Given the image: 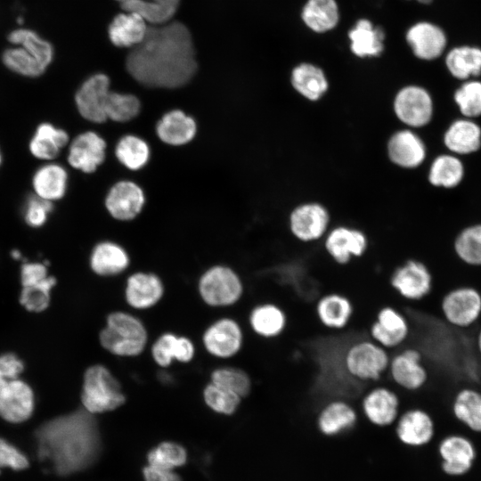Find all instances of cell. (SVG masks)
<instances>
[{
	"label": "cell",
	"mask_w": 481,
	"mask_h": 481,
	"mask_svg": "<svg viewBox=\"0 0 481 481\" xmlns=\"http://www.w3.org/2000/svg\"><path fill=\"white\" fill-rule=\"evenodd\" d=\"M126 65L143 86L169 89L184 86L198 69L189 29L179 21L148 27L143 40L128 53Z\"/></svg>",
	"instance_id": "6da1fadb"
},
{
	"label": "cell",
	"mask_w": 481,
	"mask_h": 481,
	"mask_svg": "<svg viewBox=\"0 0 481 481\" xmlns=\"http://www.w3.org/2000/svg\"><path fill=\"white\" fill-rule=\"evenodd\" d=\"M36 438L39 460L61 476L88 468L101 451L96 420L85 409L45 422Z\"/></svg>",
	"instance_id": "7a4b0ae2"
},
{
	"label": "cell",
	"mask_w": 481,
	"mask_h": 481,
	"mask_svg": "<svg viewBox=\"0 0 481 481\" xmlns=\"http://www.w3.org/2000/svg\"><path fill=\"white\" fill-rule=\"evenodd\" d=\"M390 356V351L364 338L355 339L344 348L340 363L348 379L373 385L387 376Z\"/></svg>",
	"instance_id": "3957f363"
},
{
	"label": "cell",
	"mask_w": 481,
	"mask_h": 481,
	"mask_svg": "<svg viewBox=\"0 0 481 481\" xmlns=\"http://www.w3.org/2000/svg\"><path fill=\"white\" fill-rule=\"evenodd\" d=\"M147 330L143 323L133 314L122 311L110 313L100 331L101 346L116 356H137L147 344Z\"/></svg>",
	"instance_id": "277c9868"
},
{
	"label": "cell",
	"mask_w": 481,
	"mask_h": 481,
	"mask_svg": "<svg viewBox=\"0 0 481 481\" xmlns=\"http://www.w3.org/2000/svg\"><path fill=\"white\" fill-rule=\"evenodd\" d=\"M80 398L83 409L92 414L114 411L126 399L119 381L102 364H94L86 370Z\"/></svg>",
	"instance_id": "5b68a950"
},
{
	"label": "cell",
	"mask_w": 481,
	"mask_h": 481,
	"mask_svg": "<svg viewBox=\"0 0 481 481\" xmlns=\"http://www.w3.org/2000/svg\"><path fill=\"white\" fill-rule=\"evenodd\" d=\"M391 110L404 127L414 130L427 127L435 115V102L430 92L417 84L400 87L394 94Z\"/></svg>",
	"instance_id": "8992f818"
},
{
	"label": "cell",
	"mask_w": 481,
	"mask_h": 481,
	"mask_svg": "<svg viewBox=\"0 0 481 481\" xmlns=\"http://www.w3.org/2000/svg\"><path fill=\"white\" fill-rule=\"evenodd\" d=\"M287 226L297 241L315 243L322 240L331 227V214L322 201L304 200L293 206L288 213Z\"/></svg>",
	"instance_id": "52a82bcc"
},
{
	"label": "cell",
	"mask_w": 481,
	"mask_h": 481,
	"mask_svg": "<svg viewBox=\"0 0 481 481\" xmlns=\"http://www.w3.org/2000/svg\"><path fill=\"white\" fill-rule=\"evenodd\" d=\"M388 283L401 299L407 303H416L426 298L431 292L433 275L423 260L411 257L392 270Z\"/></svg>",
	"instance_id": "ba28073f"
},
{
	"label": "cell",
	"mask_w": 481,
	"mask_h": 481,
	"mask_svg": "<svg viewBox=\"0 0 481 481\" xmlns=\"http://www.w3.org/2000/svg\"><path fill=\"white\" fill-rule=\"evenodd\" d=\"M387 376L406 395L420 391L428 381V371L420 350L412 344L395 350L390 356Z\"/></svg>",
	"instance_id": "9c48e42d"
},
{
	"label": "cell",
	"mask_w": 481,
	"mask_h": 481,
	"mask_svg": "<svg viewBox=\"0 0 481 481\" xmlns=\"http://www.w3.org/2000/svg\"><path fill=\"white\" fill-rule=\"evenodd\" d=\"M199 292L201 299L210 306H229L241 298L244 285L232 269L215 265L200 276Z\"/></svg>",
	"instance_id": "30bf717a"
},
{
	"label": "cell",
	"mask_w": 481,
	"mask_h": 481,
	"mask_svg": "<svg viewBox=\"0 0 481 481\" xmlns=\"http://www.w3.org/2000/svg\"><path fill=\"white\" fill-rule=\"evenodd\" d=\"M384 150L388 163L404 171L420 168L428 157V147L418 130L404 126L388 135Z\"/></svg>",
	"instance_id": "8fae6325"
},
{
	"label": "cell",
	"mask_w": 481,
	"mask_h": 481,
	"mask_svg": "<svg viewBox=\"0 0 481 481\" xmlns=\"http://www.w3.org/2000/svg\"><path fill=\"white\" fill-rule=\"evenodd\" d=\"M322 246L332 262L345 266L367 253L370 240L363 229L341 224L329 229L322 239Z\"/></svg>",
	"instance_id": "7c38bea8"
},
{
	"label": "cell",
	"mask_w": 481,
	"mask_h": 481,
	"mask_svg": "<svg viewBox=\"0 0 481 481\" xmlns=\"http://www.w3.org/2000/svg\"><path fill=\"white\" fill-rule=\"evenodd\" d=\"M411 335L412 324L408 315L390 305L378 309L369 327V338L388 351L408 344Z\"/></svg>",
	"instance_id": "4fadbf2b"
},
{
	"label": "cell",
	"mask_w": 481,
	"mask_h": 481,
	"mask_svg": "<svg viewBox=\"0 0 481 481\" xmlns=\"http://www.w3.org/2000/svg\"><path fill=\"white\" fill-rule=\"evenodd\" d=\"M402 398L392 387L373 384L362 397L360 407L365 419L377 427H387L398 419Z\"/></svg>",
	"instance_id": "5bb4252c"
},
{
	"label": "cell",
	"mask_w": 481,
	"mask_h": 481,
	"mask_svg": "<svg viewBox=\"0 0 481 481\" xmlns=\"http://www.w3.org/2000/svg\"><path fill=\"white\" fill-rule=\"evenodd\" d=\"M440 307L444 319L449 324L469 328L481 314V294L473 287L460 286L444 295Z\"/></svg>",
	"instance_id": "9a60e30c"
},
{
	"label": "cell",
	"mask_w": 481,
	"mask_h": 481,
	"mask_svg": "<svg viewBox=\"0 0 481 481\" xmlns=\"http://www.w3.org/2000/svg\"><path fill=\"white\" fill-rule=\"evenodd\" d=\"M110 90V78L102 73H96L86 79L75 95V102L79 114L93 123L107 120L106 108Z\"/></svg>",
	"instance_id": "2e32d148"
},
{
	"label": "cell",
	"mask_w": 481,
	"mask_h": 481,
	"mask_svg": "<svg viewBox=\"0 0 481 481\" xmlns=\"http://www.w3.org/2000/svg\"><path fill=\"white\" fill-rule=\"evenodd\" d=\"M205 349L213 356L230 358L242 348L244 334L232 318H222L209 325L202 336Z\"/></svg>",
	"instance_id": "e0dca14e"
},
{
	"label": "cell",
	"mask_w": 481,
	"mask_h": 481,
	"mask_svg": "<svg viewBox=\"0 0 481 481\" xmlns=\"http://www.w3.org/2000/svg\"><path fill=\"white\" fill-rule=\"evenodd\" d=\"M35 409V395L31 387L17 378L0 388V417L10 423L28 420Z\"/></svg>",
	"instance_id": "ac0fdd59"
},
{
	"label": "cell",
	"mask_w": 481,
	"mask_h": 481,
	"mask_svg": "<svg viewBox=\"0 0 481 481\" xmlns=\"http://www.w3.org/2000/svg\"><path fill=\"white\" fill-rule=\"evenodd\" d=\"M395 433L398 439L409 446L428 444L436 434L433 416L426 409L411 405L396 420Z\"/></svg>",
	"instance_id": "d6986e66"
},
{
	"label": "cell",
	"mask_w": 481,
	"mask_h": 481,
	"mask_svg": "<svg viewBox=\"0 0 481 481\" xmlns=\"http://www.w3.org/2000/svg\"><path fill=\"white\" fill-rule=\"evenodd\" d=\"M405 40L413 55L426 61L439 58L447 45V37L438 25L421 20L415 22L407 29Z\"/></svg>",
	"instance_id": "ffe728a7"
},
{
	"label": "cell",
	"mask_w": 481,
	"mask_h": 481,
	"mask_svg": "<svg viewBox=\"0 0 481 481\" xmlns=\"http://www.w3.org/2000/svg\"><path fill=\"white\" fill-rule=\"evenodd\" d=\"M355 312V304L346 294L329 291L321 295L314 304V314L320 325L331 331L347 328Z\"/></svg>",
	"instance_id": "44dd1931"
},
{
	"label": "cell",
	"mask_w": 481,
	"mask_h": 481,
	"mask_svg": "<svg viewBox=\"0 0 481 481\" xmlns=\"http://www.w3.org/2000/svg\"><path fill=\"white\" fill-rule=\"evenodd\" d=\"M438 452L444 471L451 476L467 473L476 456L473 440L460 433L445 435L439 442Z\"/></svg>",
	"instance_id": "7402d4cb"
},
{
	"label": "cell",
	"mask_w": 481,
	"mask_h": 481,
	"mask_svg": "<svg viewBox=\"0 0 481 481\" xmlns=\"http://www.w3.org/2000/svg\"><path fill=\"white\" fill-rule=\"evenodd\" d=\"M358 420L355 407L345 397H333L320 408L316 425L319 431L334 436L352 429Z\"/></svg>",
	"instance_id": "603a6c76"
},
{
	"label": "cell",
	"mask_w": 481,
	"mask_h": 481,
	"mask_svg": "<svg viewBox=\"0 0 481 481\" xmlns=\"http://www.w3.org/2000/svg\"><path fill=\"white\" fill-rule=\"evenodd\" d=\"M292 89L304 100L318 102L330 90V81L325 71L312 62H300L289 74Z\"/></svg>",
	"instance_id": "cb8c5ba5"
},
{
	"label": "cell",
	"mask_w": 481,
	"mask_h": 481,
	"mask_svg": "<svg viewBox=\"0 0 481 481\" xmlns=\"http://www.w3.org/2000/svg\"><path fill=\"white\" fill-rule=\"evenodd\" d=\"M106 143L98 134L88 131L76 136L71 142L69 164L84 173H93L105 159Z\"/></svg>",
	"instance_id": "d4e9b609"
},
{
	"label": "cell",
	"mask_w": 481,
	"mask_h": 481,
	"mask_svg": "<svg viewBox=\"0 0 481 481\" xmlns=\"http://www.w3.org/2000/svg\"><path fill=\"white\" fill-rule=\"evenodd\" d=\"M442 140L447 151L456 156L476 153L481 148V126L476 119L456 118L446 127Z\"/></svg>",
	"instance_id": "484cf974"
},
{
	"label": "cell",
	"mask_w": 481,
	"mask_h": 481,
	"mask_svg": "<svg viewBox=\"0 0 481 481\" xmlns=\"http://www.w3.org/2000/svg\"><path fill=\"white\" fill-rule=\"evenodd\" d=\"M145 201L142 188L131 181H120L109 191L105 206L118 220H131L142 210Z\"/></svg>",
	"instance_id": "4316f807"
},
{
	"label": "cell",
	"mask_w": 481,
	"mask_h": 481,
	"mask_svg": "<svg viewBox=\"0 0 481 481\" xmlns=\"http://www.w3.org/2000/svg\"><path fill=\"white\" fill-rule=\"evenodd\" d=\"M347 37L351 53L360 59L378 58L385 50L384 29L369 19H358L348 30Z\"/></svg>",
	"instance_id": "83f0119b"
},
{
	"label": "cell",
	"mask_w": 481,
	"mask_h": 481,
	"mask_svg": "<svg viewBox=\"0 0 481 481\" xmlns=\"http://www.w3.org/2000/svg\"><path fill=\"white\" fill-rule=\"evenodd\" d=\"M249 323L257 336L265 339H274L285 333L289 316L281 306L273 302H263L251 309Z\"/></svg>",
	"instance_id": "f1b7e54d"
},
{
	"label": "cell",
	"mask_w": 481,
	"mask_h": 481,
	"mask_svg": "<svg viewBox=\"0 0 481 481\" xmlns=\"http://www.w3.org/2000/svg\"><path fill=\"white\" fill-rule=\"evenodd\" d=\"M164 286L154 273L138 272L130 275L125 287L126 303L135 309L155 306L163 297Z\"/></svg>",
	"instance_id": "f546056e"
},
{
	"label": "cell",
	"mask_w": 481,
	"mask_h": 481,
	"mask_svg": "<svg viewBox=\"0 0 481 481\" xmlns=\"http://www.w3.org/2000/svg\"><path fill=\"white\" fill-rule=\"evenodd\" d=\"M194 354L195 347L190 338L172 332L160 335L151 346L154 362L163 369L170 366L174 361L189 363Z\"/></svg>",
	"instance_id": "4dcf8cb0"
},
{
	"label": "cell",
	"mask_w": 481,
	"mask_h": 481,
	"mask_svg": "<svg viewBox=\"0 0 481 481\" xmlns=\"http://www.w3.org/2000/svg\"><path fill=\"white\" fill-rule=\"evenodd\" d=\"M465 176V167L461 157L450 152L436 156L429 164L428 183L440 189L450 190L459 186Z\"/></svg>",
	"instance_id": "1f68e13d"
},
{
	"label": "cell",
	"mask_w": 481,
	"mask_h": 481,
	"mask_svg": "<svg viewBox=\"0 0 481 481\" xmlns=\"http://www.w3.org/2000/svg\"><path fill=\"white\" fill-rule=\"evenodd\" d=\"M159 138L165 143L179 146L191 142L197 126L194 119L180 110L165 113L156 127Z\"/></svg>",
	"instance_id": "d6a6232c"
},
{
	"label": "cell",
	"mask_w": 481,
	"mask_h": 481,
	"mask_svg": "<svg viewBox=\"0 0 481 481\" xmlns=\"http://www.w3.org/2000/svg\"><path fill=\"white\" fill-rule=\"evenodd\" d=\"M305 26L317 34H323L337 28L340 20L336 0H306L300 12Z\"/></svg>",
	"instance_id": "836d02e7"
},
{
	"label": "cell",
	"mask_w": 481,
	"mask_h": 481,
	"mask_svg": "<svg viewBox=\"0 0 481 481\" xmlns=\"http://www.w3.org/2000/svg\"><path fill=\"white\" fill-rule=\"evenodd\" d=\"M146 23L137 13H119L109 26V37L116 46L134 47L143 40L148 29Z\"/></svg>",
	"instance_id": "e575fe53"
},
{
	"label": "cell",
	"mask_w": 481,
	"mask_h": 481,
	"mask_svg": "<svg viewBox=\"0 0 481 481\" xmlns=\"http://www.w3.org/2000/svg\"><path fill=\"white\" fill-rule=\"evenodd\" d=\"M35 195L53 202L61 199L68 186L66 169L57 163H46L36 170L32 177Z\"/></svg>",
	"instance_id": "d590c367"
},
{
	"label": "cell",
	"mask_w": 481,
	"mask_h": 481,
	"mask_svg": "<svg viewBox=\"0 0 481 481\" xmlns=\"http://www.w3.org/2000/svg\"><path fill=\"white\" fill-rule=\"evenodd\" d=\"M129 265L126 251L111 241L98 243L90 256V266L100 276H112L125 271Z\"/></svg>",
	"instance_id": "8d00e7d4"
},
{
	"label": "cell",
	"mask_w": 481,
	"mask_h": 481,
	"mask_svg": "<svg viewBox=\"0 0 481 481\" xmlns=\"http://www.w3.org/2000/svg\"><path fill=\"white\" fill-rule=\"evenodd\" d=\"M69 143V135L51 123H41L29 142V151L37 159L52 160Z\"/></svg>",
	"instance_id": "74e56055"
},
{
	"label": "cell",
	"mask_w": 481,
	"mask_h": 481,
	"mask_svg": "<svg viewBox=\"0 0 481 481\" xmlns=\"http://www.w3.org/2000/svg\"><path fill=\"white\" fill-rule=\"evenodd\" d=\"M449 73L456 79L465 81L481 74V48L460 45L452 48L444 58Z\"/></svg>",
	"instance_id": "f35d334b"
},
{
	"label": "cell",
	"mask_w": 481,
	"mask_h": 481,
	"mask_svg": "<svg viewBox=\"0 0 481 481\" xmlns=\"http://www.w3.org/2000/svg\"><path fill=\"white\" fill-rule=\"evenodd\" d=\"M452 411L455 419L471 432L481 434V391L464 387L455 395Z\"/></svg>",
	"instance_id": "ab89813d"
},
{
	"label": "cell",
	"mask_w": 481,
	"mask_h": 481,
	"mask_svg": "<svg viewBox=\"0 0 481 481\" xmlns=\"http://www.w3.org/2000/svg\"><path fill=\"white\" fill-rule=\"evenodd\" d=\"M120 7L128 12L142 16L151 25H159L171 20L175 13L180 0H116Z\"/></svg>",
	"instance_id": "60d3db41"
},
{
	"label": "cell",
	"mask_w": 481,
	"mask_h": 481,
	"mask_svg": "<svg viewBox=\"0 0 481 481\" xmlns=\"http://www.w3.org/2000/svg\"><path fill=\"white\" fill-rule=\"evenodd\" d=\"M456 257L470 266H481V224L461 230L452 242Z\"/></svg>",
	"instance_id": "b9f144b4"
},
{
	"label": "cell",
	"mask_w": 481,
	"mask_h": 481,
	"mask_svg": "<svg viewBox=\"0 0 481 481\" xmlns=\"http://www.w3.org/2000/svg\"><path fill=\"white\" fill-rule=\"evenodd\" d=\"M13 45H20L31 53L45 69L52 63L54 51L52 44L29 29H17L8 35Z\"/></svg>",
	"instance_id": "7bdbcfd3"
},
{
	"label": "cell",
	"mask_w": 481,
	"mask_h": 481,
	"mask_svg": "<svg viewBox=\"0 0 481 481\" xmlns=\"http://www.w3.org/2000/svg\"><path fill=\"white\" fill-rule=\"evenodd\" d=\"M115 153L123 166L131 170H139L150 159V147L142 138L127 135L118 142Z\"/></svg>",
	"instance_id": "ee69618b"
},
{
	"label": "cell",
	"mask_w": 481,
	"mask_h": 481,
	"mask_svg": "<svg viewBox=\"0 0 481 481\" xmlns=\"http://www.w3.org/2000/svg\"><path fill=\"white\" fill-rule=\"evenodd\" d=\"M2 61L8 69L27 77H39L46 70L31 53L20 45L5 49Z\"/></svg>",
	"instance_id": "f6af8a7d"
},
{
	"label": "cell",
	"mask_w": 481,
	"mask_h": 481,
	"mask_svg": "<svg viewBox=\"0 0 481 481\" xmlns=\"http://www.w3.org/2000/svg\"><path fill=\"white\" fill-rule=\"evenodd\" d=\"M453 101L461 117L476 119L481 117V81L468 79L453 93Z\"/></svg>",
	"instance_id": "bcb514c9"
},
{
	"label": "cell",
	"mask_w": 481,
	"mask_h": 481,
	"mask_svg": "<svg viewBox=\"0 0 481 481\" xmlns=\"http://www.w3.org/2000/svg\"><path fill=\"white\" fill-rule=\"evenodd\" d=\"M210 382L231 390L242 398L247 397L252 389L249 375L237 367L226 366L214 370L210 375Z\"/></svg>",
	"instance_id": "7dc6e473"
},
{
	"label": "cell",
	"mask_w": 481,
	"mask_h": 481,
	"mask_svg": "<svg viewBox=\"0 0 481 481\" xmlns=\"http://www.w3.org/2000/svg\"><path fill=\"white\" fill-rule=\"evenodd\" d=\"M243 398L213 382H209L203 390V400L212 411L231 415L239 408Z\"/></svg>",
	"instance_id": "c3c4849f"
},
{
	"label": "cell",
	"mask_w": 481,
	"mask_h": 481,
	"mask_svg": "<svg viewBox=\"0 0 481 481\" xmlns=\"http://www.w3.org/2000/svg\"><path fill=\"white\" fill-rule=\"evenodd\" d=\"M139 99L128 94L110 92L106 108L107 119L126 122L135 118L140 112Z\"/></svg>",
	"instance_id": "681fc988"
},
{
	"label": "cell",
	"mask_w": 481,
	"mask_h": 481,
	"mask_svg": "<svg viewBox=\"0 0 481 481\" xmlns=\"http://www.w3.org/2000/svg\"><path fill=\"white\" fill-rule=\"evenodd\" d=\"M55 284V277L49 275L40 284L22 287L20 295V303L29 312H43L49 306L50 292Z\"/></svg>",
	"instance_id": "f907efd6"
},
{
	"label": "cell",
	"mask_w": 481,
	"mask_h": 481,
	"mask_svg": "<svg viewBox=\"0 0 481 481\" xmlns=\"http://www.w3.org/2000/svg\"><path fill=\"white\" fill-rule=\"evenodd\" d=\"M186 459L185 449L174 442H163L153 448L148 454L150 465L171 470L183 465Z\"/></svg>",
	"instance_id": "816d5d0a"
},
{
	"label": "cell",
	"mask_w": 481,
	"mask_h": 481,
	"mask_svg": "<svg viewBox=\"0 0 481 481\" xmlns=\"http://www.w3.org/2000/svg\"><path fill=\"white\" fill-rule=\"evenodd\" d=\"M53 210V203L37 195L30 196L24 205L23 216L31 227H41L47 221Z\"/></svg>",
	"instance_id": "f5cc1de1"
},
{
	"label": "cell",
	"mask_w": 481,
	"mask_h": 481,
	"mask_svg": "<svg viewBox=\"0 0 481 481\" xmlns=\"http://www.w3.org/2000/svg\"><path fill=\"white\" fill-rule=\"evenodd\" d=\"M28 466L27 457L15 446L0 437V469L8 467L20 470Z\"/></svg>",
	"instance_id": "db71d44e"
},
{
	"label": "cell",
	"mask_w": 481,
	"mask_h": 481,
	"mask_svg": "<svg viewBox=\"0 0 481 481\" xmlns=\"http://www.w3.org/2000/svg\"><path fill=\"white\" fill-rule=\"evenodd\" d=\"M24 370L23 362L13 353L0 355V388L19 378Z\"/></svg>",
	"instance_id": "11a10c76"
},
{
	"label": "cell",
	"mask_w": 481,
	"mask_h": 481,
	"mask_svg": "<svg viewBox=\"0 0 481 481\" xmlns=\"http://www.w3.org/2000/svg\"><path fill=\"white\" fill-rule=\"evenodd\" d=\"M46 264L24 263L20 269L22 287L40 284L48 278Z\"/></svg>",
	"instance_id": "9f6ffc18"
},
{
	"label": "cell",
	"mask_w": 481,
	"mask_h": 481,
	"mask_svg": "<svg viewBox=\"0 0 481 481\" xmlns=\"http://www.w3.org/2000/svg\"><path fill=\"white\" fill-rule=\"evenodd\" d=\"M143 476L145 481H181L173 470L150 464L143 469Z\"/></svg>",
	"instance_id": "6f0895ef"
},
{
	"label": "cell",
	"mask_w": 481,
	"mask_h": 481,
	"mask_svg": "<svg viewBox=\"0 0 481 481\" xmlns=\"http://www.w3.org/2000/svg\"><path fill=\"white\" fill-rule=\"evenodd\" d=\"M159 378L161 380V382L164 383V384L172 383L173 377H172V375L170 373H168L167 371L160 372L159 375Z\"/></svg>",
	"instance_id": "680465c9"
},
{
	"label": "cell",
	"mask_w": 481,
	"mask_h": 481,
	"mask_svg": "<svg viewBox=\"0 0 481 481\" xmlns=\"http://www.w3.org/2000/svg\"><path fill=\"white\" fill-rule=\"evenodd\" d=\"M477 347L481 355V328L477 334Z\"/></svg>",
	"instance_id": "91938a15"
},
{
	"label": "cell",
	"mask_w": 481,
	"mask_h": 481,
	"mask_svg": "<svg viewBox=\"0 0 481 481\" xmlns=\"http://www.w3.org/2000/svg\"><path fill=\"white\" fill-rule=\"evenodd\" d=\"M12 257L14 259H21L22 256H21V253L19 250L14 249V250L12 251Z\"/></svg>",
	"instance_id": "94428289"
},
{
	"label": "cell",
	"mask_w": 481,
	"mask_h": 481,
	"mask_svg": "<svg viewBox=\"0 0 481 481\" xmlns=\"http://www.w3.org/2000/svg\"><path fill=\"white\" fill-rule=\"evenodd\" d=\"M416 1L422 4H429L430 3L433 2V0H416Z\"/></svg>",
	"instance_id": "6125c7cd"
},
{
	"label": "cell",
	"mask_w": 481,
	"mask_h": 481,
	"mask_svg": "<svg viewBox=\"0 0 481 481\" xmlns=\"http://www.w3.org/2000/svg\"><path fill=\"white\" fill-rule=\"evenodd\" d=\"M2 162V154H1V151H0V164Z\"/></svg>",
	"instance_id": "be15d7a7"
}]
</instances>
